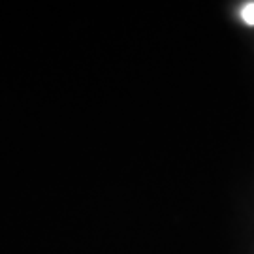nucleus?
I'll list each match as a JSON object with an SVG mask.
<instances>
[{"mask_svg": "<svg viewBox=\"0 0 254 254\" xmlns=\"http://www.w3.org/2000/svg\"><path fill=\"white\" fill-rule=\"evenodd\" d=\"M241 19H243V23L254 27V2H247L241 8Z\"/></svg>", "mask_w": 254, "mask_h": 254, "instance_id": "obj_1", "label": "nucleus"}]
</instances>
